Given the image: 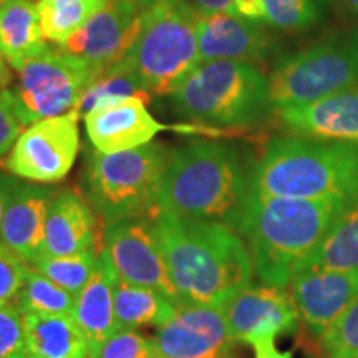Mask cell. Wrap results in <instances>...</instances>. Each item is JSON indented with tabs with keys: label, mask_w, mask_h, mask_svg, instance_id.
I'll list each match as a JSON object with an SVG mask.
<instances>
[{
	"label": "cell",
	"mask_w": 358,
	"mask_h": 358,
	"mask_svg": "<svg viewBox=\"0 0 358 358\" xmlns=\"http://www.w3.org/2000/svg\"><path fill=\"white\" fill-rule=\"evenodd\" d=\"M155 222L181 306L224 307L252 284V259L237 231L168 213H159Z\"/></svg>",
	"instance_id": "cell-1"
},
{
	"label": "cell",
	"mask_w": 358,
	"mask_h": 358,
	"mask_svg": "<svg viewBox=\"0 0 358 358\" xmlns=\"http://www.w3.org/2000/svg\"><path fill=\"white\" fill-rule=\"evenodd\" d=\"M348 204L350 201L277 198L252 189L239 234L248 244L254 274L262 284L287 289Z\"/></svg>",
	"instance_id": "cell-2"
},
{
	"label": "cell",
	"mask_w": 358,
	"mask_h": 358,
	"mask_svg": "<svg viewBox=\"0 0 358 358\" xmlns=\"http://www.w3.org/2000/svg\"><path fill=\"white\" fill-rule=\"evenodd\" d=\"M252 168L229 143L198 140L169 151L161 213L224 224L239 232Z\"/></svg>",
	"instance_id": "cell-3"
},
{
	"label": "cell",
	"mask_w": 358,
	"mask_h": 358,
	"mask_svg": "<svg viewBox=\"0 0 358 358\" xmlns=\"http://www.w3.org/2000/svg\"><path fill=\"white\" fill-rule=\"evenodd\" d=\"M252 189L277 198L355 199L358 145L297 134L275 138L252 166Z\"/></svg>",
	"instance_id": "cell-4"
},
{
	"label": "cell",
	"mask_w": 358,
	"mask_h": 358,
	"mask_svg": "<svg viewBox=\"0 0 358 358\" xmlns=\"http://www.w3.org/2000/svg\"><path fill=\"white\" fill-rule=\"evenodd\" d=\"M169 96L179 115L206 127H254L274 110L268 77L245 62H199Z\"/></svg>",
	"instance_id": "cell-5"
},
{
	"label": "cell",
	"mask_w": 358,
	"mask_h": 358,
	"mask_svg": "<svg viewBox=\"0 0 358 358\" xmlns=\"http://www.w3.org/2000/svg\"><path fill=\"white\" fill-rule=\"evenodd\" d=\"M169 151L163 143L153 141L110 155L95 148L90 151L83 169V192L103 226L158 216Z\"/></svg>",
	"instance_id": "cell-6"
},
{
	"label": "cell",
	"mask_w": 358,
	"mask_h": 358,
	"mask_svg": "<svg viewBox=\"0 0 358 358\" xmlns=\"http://www.w3.org/2000/svg\"><path fill=\"white\" fill-rule=\"evenodd\" d=\"M198 22L185 0H158L145 8L140 32L120 62L151 95H171L199 64Z\"/></svg>",
	"instance_id": "cell-7"
},
{
	"label": "cell",
	"mask_w": 358,
	"mask_h": 358,
	"mask_svg": "<svg viewBox=\"0 0 358 358\" xmlns=\"http://www.w3.org/2000/svg\"><path fill=\"white\" fill-rule=\"evenodd\" d=\"M358 85V29L327 35L284 57L268 77L274 110L319 101Z\"/></svg>",
	"instance_id": "cell-8"
},
{
	"label": "cell",
	"mask_w": 358,
	"mask_h": 358,
	"mask_svg": "<svg viewBox=\"0 0 358 358\" xmlns=\"http://www.w3.org/2000/svg\"><path fill=\"white\" fill-rule=\"evenodd\" d=\"M96 71L80 57L47 47L19 70L13 88L22 120L27 127L45 118L78 110L80 101Z\"/></svg>",
	"instance_id": "cell-9"
},
{
	"label": "cell",
	"mask_w": 358,
	"mask_h": 358,
	"mask_svg": "<svg viewBox=\"0 0 358 358\" xmlns=\"http://www.w3.org/2000/svg\"><path fill=\"white\" fill-rule=\"evenodd\" d=\"M78 110L30 124L3 159L13 176L53 185L69 176L80 150Z\"/></svg>",
	"instance_id": "cell-10"
},
{
	"label": "cell",
	"mask_w": 358,
	"mask_h": 358,
	"mask_svg": "<svg viewBox=\"0 0 358 358\" xmlns=\"http://www.w3.org/2000/svg\"><path fill=\"white\" fill-rule=\"evenodd\" d=\"M101 254L110 262L118 280L159 290L181 307L169 277L153 217L124 219L106 224Z\"/></svg>",
	"instance_id": "cell-11"
},
{
	"label": "cell",
	"mask_w": 358,
	"mask_h": 358,
	"mask_svg": "<svg viewBox=\"0 0 358 358\" xmlns=\"http://www.w3.org/2000/svg\"><path fill=\"white\" fill-rule=\"evenodd\" d=\"M153 343L156 358H232L236 342L222 307L181 306Z\"/></svg>",
	"instance_id": "cell-12"
},
{
	"label": "cell",
	"mask_w": 358,
	"mask_h": 358,
	"mask_svg": "<svg viewBox=\"0 0 358 358\" xmlns=\"http://www.w3.org/2000/svg\"><path fill=\"white\" fill-rule=\"evenodd\" d=\"M222 308L234 342L250 347L261 340L294 334L301 324L292 295L274 285L250 284Z\"/></svg>",
	"instance_id": "cell-13"
},
{
	"label": "cell",
	"mask_w": 358,
	"mask_h": 358,
	"mask_svg": "<svg viewBox=\"0 0 358 358\" xmlns=\"http://www.w3.org/2000/svg\"><path fill=\"white\" fill-rule=\"evenodd\" d=\"M143 12L145 8L129 0H108L60 48L80 57L100 73L127 55L140 32Z\"/></svg>",
	"instance_id": "cell-14"
},
{
	"label": "cell",
	"mask_w": 358,
	"mask_h": 358,
	"mask_svg": "<svg viewBox=\"0 0 358 358\" xmlns=\"http://www.w3.org/2000/svg\"><path fill=\"white\" fill-rule=\"evenodd\" d=\"M301 322L319 340L358 299V267H306L289 285Z\"/></svg>",
	"instance_id": "cell-15"
},
{
	"label": "cell",
	"mask_w": 358,
	"mask_h": 358,
	"mask_svg": "<svg viewBox=\"0 0 358 358\" xmlns=\"http://www.w3.org/2000/svg\"><path fill=\"white\" fill-rule=\"evenodd\" d=\"M199 62L232 60L261 64L274 52V37L259 22L229 12L199 17Z\"/></svg>",
	"instance_id": "cell-16"
},
{
	"label": "cell",
	"mask_w": 358,
	"mask_h": 358,
	"mask_svg": "<svg viewBox=\"0 0 358 358\" xmlns=\"http://www.w3.org/2000/svg\"><path fill=\"white\" fill-rule=\"evenodd\" d=\"M83 120L90 143L106 155L145 146L159 131L173 128L159 123L140 98L105 103L85 115Z\"/></svg>",
	"instance_id": "cell-17"
},
{
	"label": "cell",
	"mask_w": 358,
	"mask_h": 358,
	"mask_svg": "<svg viewBox=\"0 0 358 358\" xmlns=\"http://www.w3.org/2000/svg\"><path fill=\"white\" fill-rule=\"evenodd\" d=\"M85 192L64 189L57 192L45 222L42 256H73L101 250L103 229Z\"/></svg>",
	"instance_id": "cell-18"
},
{
	"label": "cell",
	"mask_w": 358,
	"mask_h": 358,
	"mask_svg": "<svg viewBox=\"0 0 358 358\" xmlns=\"http://www.w3.org/2000/svg\"><path fill=\"white\" fill-rule=\"evenodd\" d=\"M55 187L13 181L10 199L0 227V243L32 266L43 252L45 222L57 194Z\"/></svg>",
	"instance_id": "cell-19"
},
{
	"label": "cell",
	"mask_w": 358,
	"mask_h": 358,
	"mask_svg": "<svg viewBox=\"0 0 358 358\" xmlns=\"http://www.w3.org/2000/svg\"><path fill=\"white\" fill-rule=\"evenodd\" d=\"M280 122L297 136L358 145V88L302 106L277 110Z\"/></svg>",
	"instance_id": "cell-20"
},
{
	"label": "cell",
	"mask_w": 358,
	"mask_h": 358,
	"mask_svg": "<svg viewBox=\"0 0 358 358\" xmlns=\"http://www.w3.org/2000/svg\"><path fill=\"white\" fill-rule=\"evenodd\" d=\"M118 277L106 257L100 254V261L92 279L77 295L73 319L88 340L90 355L118 330L115 317V285Z\"/></svg>",
	"instance_id": "cell-21"
},
{
	"label": "cell",
	"mask_w": 358,
	"mask_h": 358,
	"mask_svg": "<svg viewBox=\"0 0 358 358\" xmlns=\"http://www.w3.org/2000/svg\"><path fill=\"white\" fill-rule=\"evenodd\" d=\"M47 47L37 3L32 0H0V53L10 69L19 71Z\"/></svg>",
	"instance_id": "cell-22"
},
{
	"label": "cell",
	"mask_w": 358,
	"mask_h": 358,
	"mask_svg": "<svg viewBox=\"0 0 358 358\" xmlns=\"http://www.w3.org/2000/svg\"><path fill=\"white\" fill-rule=\"evenodd\" d=\"M25 358H90L73 315H24Z\"/></svg>",
	"instance_id": "cell-23"
},
{
	"label": "cell",
	"mask_w": 358,
	"mask_h": 358,
	"mask_svg": "<svg viewBox=\"0 0 358 358\" xmlns=\"http://www.w3.org/2000/svg\"><path fill=\"white\" fill-rule=\"evenodd\" d=\"M329 0H232L229 13L279 30H308L324 20Z\"/></svg>",
	"instance_id": "cell-24"
},
{
	"label": "cell",
	"mask_w": 358,
	"mask_h": 358,
	"mask_svg": "<svg viewBox=\"0 0 358 358\" xmlns=\"http://www.w3.org/2000/svg\"><path fill=\"white\" fill-rule=\"evenodd\" d=\"M178 306L159 290L116 280L115 317L118 329L166 325L176 315Z\"/></svg>",
	"instance_id": "cell-25"
},
{
	"label": "cell",
	"mask_w": 358,
	"mask_h": 358,
	"mask_svg": "<svg viewBox=\"0 0 358 358\" xmlns=\"http://www.w3.org/2000/svg\"><path fill=\"white\" fill-rule=\"evenodd\" d=\"M75 303L77 295L27 266L24 282L12 306L22 315H73Z\"/></svg>",
	"instance_id": "cell-26"
},
{
	"label": "cell",
	"mask_w": 358,
	"mask_h": 358,
	"mask_svg": "<svg viewBox=\"0 0 358 358\" xmlns=\"http://www.w3.org/2000/svg\"><path fill=\"white\" fill-rule=\"evenodd\" d=\"M106 2L108 0H38L37 10L43 38L64 47Z\"/></svg>",
	"instance_id": "cell-27"
},
{
	"label": "cell",
	"mask_w": 358,
	"mask_h": 358,
	"mask_svg": "<svg viewBox=\"0 0 358 358\" xmlns=\"http://www.w3.org/2000/svg\"><path fill=\"white\" fill-rule=\"evenodd\" d=\"M306 267H358V196L340 214Z\"/></svg>",
	"instance_id": "cell-28"
},
{
	"label": "cell",
	"mask_w": 358,
	"mask_h": 358,
	"mask_svg": "<svg viewBox=\"0 0 358 358\" xmlns=\"http://www.w3.org/2000/svg\"><path fill=\"white\" fill-rule=\"evenodd\" d=\"M123 98H140L146 105L151 103V93L143 87L136 75L123 62H118L110 69L100 71L95 80L90 83L82 101H80L78 113L83 118L85 115H88L98 106L123 100Z\"/></svg>",
	"instance_id": "cell-29"
},
{
	"label": "cell",
	"mask_w": 358,
	"mask_h": 358,
	"mask_svg": "<svg viewBox=\"0 0 358 358\" xmlns=\"http://www.w3.org/2000/svg\"><path fill=\"white\" fill-rule=\"evenodd\" d=\"M100 254L101 250H88L73 256H40L32 267L60 287L78 295L92 279L100 261Z\"/></svg>",
	"instance_id": "cell-30"
},
{
	"label": "cell",
	"mask_w": 358,
	"mask_h": 358,
	"mask_svg": "<svg viewBox=\"0 0 358 358\" xmlns=\"http://www.w3.org/2000/svg\"><path fill=\"white\" fill-rule=\"evenodd\" d=\"M324 358H358V299L319 338Z\"/></svg>",
	"instance_id": "cell-31"
},
{
	"label": "cell",
	"mask_w": 358,
	"mask_h": 358,
	"mask_svg": "<svg viewBox=\"0 0 358 358\" xmlns=\"http://www.w3.org/2000/svg\"><path fill=\"white\" fill-rule=\"evenodd\" d=\"M90 358H156L153 337L133 329H118Z\"/></svg>",
	"instance_id": "cell-32"
},
{
	"label": "cell",
	"mask_w": 358,
	"mask_h": 358,
	"mask_svg": "<svg viewBox=\"0 0 358 358\" xmlns=\"http://www.w3.org/2000/svg\"><path fill=\"white\" fill-rule=\"evenodd\" d=\"M29 128L22 120L13 90H0V159L10 153L19 136Z\"/></svg>",
	"instance_id": "cell-33"
},
{
	"label": "cell",
	"mask_w": 358,
	"mask_h": 358,
	"mask_svg": "<svg viewBox=\"0 0 358 358\" xmlns=\"http://www.w3.org/2000/svg\"><path fill=\"white\" fill-rule=\"evenodd\" d=\"M0 358H25L24 315L13 306L0 307Z\"/></svg>",
	"instance_id": "cell-34"
},
{
	"label": "cell",
	"mask_w": 358,
	"mask_h": 358,
	"mask_svg": "<svg viewBox=\"0 0 358 358\" xmlns=\"http://www.w3.org/2000/svg\"><path fill=\"white\" fill-rule=\"evenodd\" d=\"M27 264L0 243V307L12 306L24 282Z\"/></svg>",
	"instance_id": "cell-35"
},
{
	"label": "cell",
	"mask_w": 358,
	"mask_h": 358,
	"mask_svg": "<svg viewBox=\"0 0 358 358\" xmlns=\"http://www.w3.org/2000/svg\"><path fill=\"white\" fill-rule=\"evenodd\" d=\"M199 17L229 10L232 0H185Z\"/></svg>",
	"instance_id": "cell-36"
},
{
	"label": "cell",
	"mask_w": 358,
	"mask_h": 358,
	"mask_svg": "<svg viewBox=\"0 0 358 358\" xmlns=\"http://www.w3.org/2000/svg\"><path fill=\"white\" fill-rule=\"evenodd\" d=\"M254 358H294L292 352H282L275 347L274 338H266L252 345Z\"/></svg>",
	"instance_id": "cell-37"
},
{
	"label": "cell",
	"mask_w": 358,
	"mask_h": 358,
	"mask_svg": "<svg viewBox=\"0 0 358 358\" xmlns=\"http://www.w3.org/2000/svg\"><path fill=\"white\" fill-rule=\"evenodd\" d=\"M13 181H15V179L12 176L0 173V227H2V221H3V216H6L8 199H10Z\"/></svg>",
	"instance_id": "cell-38"
},
{
	"label": "cell",
	"mask_w": 358,
	"mask_h": 358,
	"mask_svg": "<svg viewBox=\"0 0 358 358\" xmlns=\"http://www.w3.org/2000/svg\"><path fill=\"white\" fill-rule=\"evenodd\" d=\"M12 80V71H10V65L7 64L6 58L2 57L0 53V90L6 88Z\"/></svg>",
	"instance_id": "cell-39"
},
{
	"label": "cell",
	"mask_w": 358,
	"mask_h": 358,
	"mask_svg": "<svg viewBox=\"0 0 358 358\" xmlns=\"http://www.w3.org/2000/svg\"><path fill=\"white\" fill-rule=\"evenodd\" d=\"M343 12L358 20V0H334Z\"/></svg>",
	"instance_id": "cell-40"
},
{
	"label": "cell",
	"mask_w": 358,
	"mask_h": 358,
	"mask_svg": "<svg viewBox=\"0 0 358 358\" xmlns=\"http://www.w3.org/2000/svg\"><path fill=\"white\" fill-rule=\"evenodd\" d=\"M129 2H134L138 3V6H141L143 8H148L150 6H153L155 2H158V0H129Z\"/></svg>",
	"instance_id": "cell-41"
}]
</instances>
